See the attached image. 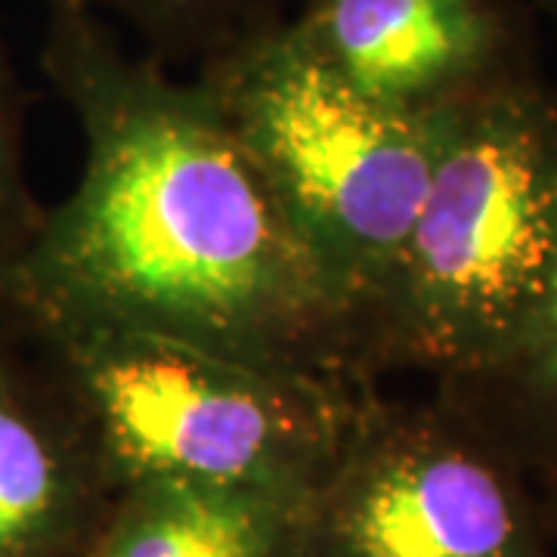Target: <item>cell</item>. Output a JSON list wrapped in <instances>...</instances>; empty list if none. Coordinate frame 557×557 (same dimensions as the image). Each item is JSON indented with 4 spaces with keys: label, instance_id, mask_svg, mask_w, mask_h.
<instances>
[{
    "label": "cell",
    "instance_id": "4",
    "mask_svg": "<svg viewBox=\"0 0 557 557\" xmlns=\"http://www.w3.org/2000/svg\"><path fill=\"white\" fill-rule=\"evenodd\" d=\"M193 78L313 260L354 359L359 322L428 193L449 109L418 119L359 97L285 20L199 62Z\"/></svg>",
    "mask_w": 557,
    "mask_h": 557
},
{
    "label": "cell",
    "instance_id": "13",
    "mask_svg": "<svg viewBox=\"0 0 557 557\" xmlns=\"http://www.w3.org/2000/svg\"><path fill=\"white\" fill-rule=\"evenodd\" d=\"M539 486H542V493L548 498V505H552V515L557 520V478H545V480H536Z\"/></svg>",
    "mask_w": 557,
    "mask_h": 557
},
{
    "label": "cell",
    "instance_id": "2",
    "mask_svg": "<svg viewBox=\"0 0 557 557\" xmlns=\"http://www.w3.org/2000/svg\"><path fill=\"white\" fill-rule=\"evenodd\" d=\"M555 263L557 87L539 75L449 109L428 193L359 322L357 375H474L523 329Z\"/></svg>",
    "mask_w": 557,
    "mask_h": 557
},
{
    "label": "cell",
    "instance_id": "8",
    "mask_svg": "<svg viewBox=\"0 0 557 557\" xmlns=\"http://www.w3.org/2000/svg\"><path fill=\"white\" fill-rule=\"evenodd\" d=\"M310 496L149 480L112 496L78 557H300Z\"/></svg>",
    "mask_w": 557,
    "mask_h": 557
},
{
    "label": "cell",
    "instance_id": "5",
    "mask_svg": "<svg viewBox=\"0 0 557 557\" xmlns=\"http://www.w3.org/2000/svg\"><path fill=\"white\" fill-rule=\"evenodd\" d=\"M536 478L456 403L366 397L310 493L300 557H557Z\"/></svg>",
    "mask_w": 557,
    "mask_h": 557
},
{
    "label": "cell",
    "instance_id": "1",
    "mask_svg": "<svg viewBox=\"0 0 557 557\" xmlns=\"http://www.w3.org/2000/svg\"><path fill=\"white\" fill-rule=\"evenodd\" d=\"M40 72L84 168L0 282L3 332L127 325L362 381L313 260L199 81L131 53L81 0H44Z\"/></svg>",
    "mask_w": 557,
    "mask_h": 557
},
{
    "label": "cell",
    "instance_id": "11",
    "mask_svg": "<svg viewBox=\"0 0 557 557\" xmlns=\"http://www.w3.org/2000/svg\"><path fill=\"white\" fill-rule=\"evenodd\" d=\"M25 102L13 60L0 40V282L38 236L44 205L25 177Z\"/></svg>",
    "mask_w": 557,
    "mask_h": 557
},
{
    "label": "cell",
    "instance_id": "3",
    "mask_svg": "<svg viewBox=\"0 0 557 557\" xmlns=\"http://www.w3.org/2000/svg\"><path fill=\"white\" fill-rule=\"evenodd\" d=\"M20 341L57 381L112 496L149 480L310 496L379 387L127 325Z\"/></svg>",
    "mask_w": 557,
    "mask_h": 557
},
{
    "label": "cell",
    "instance_id": "7",
    "mask_svg": "<svg viewBox=\"0 0 557 557\" xmlns=\"http://www.w3.org/2000/svg\"><path fill=\"white\" fill-rule=\"evenodd\" d=\"M109 502L53 375L0 329V557H78Z\"/></svg>",
    "mask_w": 557,
    "mask_h": 557
},
{
    "label": "cell",
    "instance_id": "10",
    "mask_svg": "<svg viewBox=\"0 0 557 557\" xmlns=\"http://www.w3.org/2000/svg\"><path fill=\"white\" fill-rule=\"evenodd\" d=\"M102 20L127 25L143 53L164 62L218 57L288 16L292 0H81Z\"/></svg>",
    "mask_w": 557,
    "mask_h": 557
},
{
    "label": "cell",
    "instance_id": "6",
    "mask_svg": "<svg viewBox=\"0 0 557 557\" xmlns=\"http://www.w3.org/2000/svg\"><path fill=\"white\" fill-rule=\"evenodd\" d=\"M530 0H292L300 47L359 97L440 115L539 78Z\"/></svg>",
    "mask_w": 557,
    "mask_h": 557
},
{
    "label": "cell",
    "instance_id": "12",
    "mask_svg": "<svg viewBox=\"0 0 557 557\" xmlns=\"http://www.w3.org/2000/svg\"><path fill=\"white\" fill-rule=\"evenodd\" d=\"M530 3H533L539 16H545L557 28V0H530Z\"/></svg>",
    "mask_w": 557,
    "mask_h": 557
},
{
    "label": "cell",
    "instance_id": "9",
    "mask_svg": "<svg viewBox=\"0 0 557 557\" xmlns=\"http://www.w3.org/2000/svg\"><path fill=\"white\" fill-rule=\"evenodd\" d=\"M434 391L530 478H557V263L515 341L480 372Z\"/></svg>",
    "mask_w": 557,
    "mask_h": 557
}]
</instances>
